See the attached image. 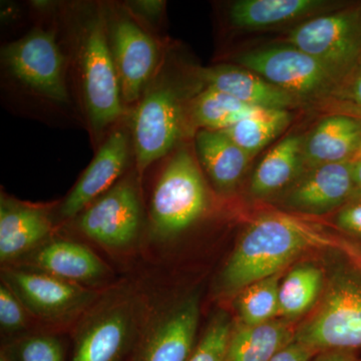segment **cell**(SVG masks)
Returning a JSON list of instances; mask_svg holds the SVG:
<instances>
[{
    "label": "cell",
    "mask_w": 361,
    "mask_h": 361,
    "mask_svg": "<svg viewBox=\"0 0 361 361\" xmlns=\"http://www.w3.org/2000/svg\"><path fill=\"white\" fill-rule=\"evenodd\" d=\"M199 78L206 87L256 108L288 110L298 104L296 97L243 66L219 65L203 68Z\"/></svg>",
    "instance_id": "18"
},
{
    "label": "cell",
    "mask_w": 361,
    "mask_h": 361,
    "mask_svg": "<svg viewBox=\"0 0 361 361\" xmlns=\"http://www.w3.org/2000/svg\"><path fill=\"white\" fill-rule=\"evenodd\" d=\"M207 207L208 196L200 169L188 149H179L154 189L149 210L152 238L172 241L200 219Z\"/></svg>",
    "instance_id": "5"
},
{
    "label": "cell",
    "mask_w": 361,
    "mask_h": 361,
    "mask_svg": "<svg viewBox=\"0 0 361 361\" xmlns=\"http://www.w3.org/2000/svg\"><path fill=\"white\" fill-rule=\"evenodd\" d=\"M27 268L87 288L108 289L111 271L89 247L63 238L49 239L13 265ZM110 288V287H109Z\"/></svg>",
    "instance_id": "14"
},
{
    "label": "cell",
    "mask_w": 361,
    "mask_h": 361,
    "mask_svg": "<svg viewBox=\"0 0 361 361\" xmlns=\"http://www.w3.org/2000/svg\"><path fill=\"white\" fill-rule=\"evenodd\" d=\"M286 42L313 56L343 80L361 58V7L301 23L289 32Z\"/></svg>",
    "instance_id": "11"
},
{
    "label": "cell",
    "mask_w": 361,
    "mask_h": 361,
    "mask_svg": "<svg viewBox=\"0 0 361 361\" xmlns=\"http://www.w3.org/2000/svg\"><path fill=\"white\" fill-rule=\"evenodd\" d=\"M361 145V120L334 114L318 123L304 137V165L310 169L326 164L353 161Z\"/></svg>",
    "instance_id": "19"
},
{
    "label": "cell",
    "mask_w": 361,
    "mask_h": 361,
    "mask_svg": "<svg viewBox=\"0 0 361 361\" xmlns=\"http://www.w3.org/2000/svg\"><path fill=\"white\" fill-rule=\"evenodd\" d=\"M353 177L361 198V160L353 161Z\"/></svg>",
    "instance_id": "37"
},
{
    "label": "cell",
    "mask_w": 361,
    "mask_h": 361,
    "mask_svg": "<svg viewBox=\"0 0 361 361\" xmlns=\"http://www.w3.org/2000/svg\"><path fill=\"white\" fill-rule=\"evenodd\" d=\"M334 251L322 298L294 339L317 353L361 348V247L342 239Z\"/></svg>",
    "instance_id": "2"
},
{
    "label": "cell",
    "mask_w": 361,
    "mask_h": 361,
    "mask_svg": "<svg viewBox=\"0 0 361 361\" xmlns=\"http://www.w3.org/2000/svg\"><path fill=\"white\" fill-rule=\"evenodd\" d=\"M236 61L298 101L332 96L342 82L319 61L290 45L244 52Z\"/></svg>",
    "instance_id": "9"
},
{
    "label": "cell",
    "mask_w": 361,
    "mask_h": 361,
    "mask_svg": "<svg viewBox=\"0 0 361 361\" xmlns=\"http://www.w3.org/2000/svg\"><path fill=\"white\" fill-rule=\"evenodd\" d=\"M324 287L322 270L313 264L297 265L287 273L279 289V317L291 320L314 308Z\"/></svg>",
    "instance_id": "24"
},
{
    "label": "cell",
    "mask_w": 361,
    "mask_h": 361,
    "mask_svg": "<svg viewBox=\"0 0 361 361\" xmlns=\"http://www.w3.org/2000/svg\"><path fill=\"white\" fill-rule=\"evenodd\" d=\"M331 97H336V102L361 108V58Z\"/></svg>",
    "instance_id": "31"
},
{
    "label": "cell",
    "mask_w": 361,
    "mask_h": 361,
    "mask_svg": "<svg viewBox=\"0 0 361 361\" xmlns=\"http://www.w3.org/2000/svg\"><path fill=\"white\" fill-rule=\"evenodd\" d=\"M149 310L132 285H115L75 323L68 361H134Z\"/></svg>",
    "instance_id": "3"
},
{
    "label": "cell",
    "mask_w": 361,
    "mask_h": 361,
    "mask_svg": "<svg viewBox=\"0 0 361 361\" xmlns=\"http://www.w3.org/2000/svg\"><path fill=\"white\" fill-rule=\"evenodd\" d=\"M337 242L338 239L293 216H260L246 228L223 268L220 290L227 295L239 293L254 282L283 272L301 254L334 249Z\"/></svg>",
    "instance_id": "1"
},
{
    "label": "cell",
    "mask_w": 361,
    "mask_h": 361,
    "mask_svg": "<svg viewBox=\"0 0 361 361\" xmlns=\"http://www.w3.org/2000/svg\"><path fill=\"white\" fill-rule=\"evenodd\" d=\"M6 73L26 90L59 106L70 103L66 59L54 30L35 27L1 49Z\"/></svg>",
    "instance_id": "7"
},
{
    "label": "cell",
    "mask_w": 361,
    "mask_h": 361,
    "mask_svg": "<svg viewBox=\"0 0 361 361\" xmlns=\"http://www.w3.org/2000/svg\"><path fill=\"white\" fill-rule=\"evenodd\" d=\"M330 111H334V114H341V115H346L353 116V118H360L361 120V108L353 106V104L341 103L336 102L334 106H330Z\"/></svg>",
    "instance_id": "36"
},
{
    "label": "cell",
    "mask_w": 361,
    "mask_h": 361,
    "mask_svg": "<svg viewBox=\"0 0 361 361\" xmlns=\"http://www.w3.org/2000/svg\"><path fill=\"white\" fill-rule=\"evenodd\" d=\"M233 329L230 315L226 311H218L211 318L188 361H225Z\"/></svg>",
    "instance_id": "29"
},
{
    "label": "cell",
    "mask_w": 361,
    "mask_h": 361,
    "mask_svg": "<svg viewBox=\"0 0 361 361\" xmlns=\"http://www.w3.org/2000/svg\"><path fill=\"white\" fill-rule=\"evenodd\" d=\"M37 323L13 291L1 282L0 286V330L2 341L18 338L30 332Z\"/></svg>",
    "instance_id": "30"
},
{
    "label": "cell",
    "mask_w": 361,
    "mask_h": 361,
    "mask_svg": "<svg viewBox=\"0 0 361 361\" xmlns=\"http://www.w3.org/2000/svg\"><path fill=\"white\" fill-rule=\"evenodd\" d=\"M199 320L198 292L151 308L134 361H188L198 342Z\"/></svg>",
    "instance_id": "13"
},
{
    "label": "cell",
    "mask_w": 361,
    "mask_h": 361,
    "mask_svg": "<svg viewBox=\"0 0 361 361\" xmlns=\"http://www.w3.org/2000/svg\"><path fill=\"white\" fill-rule=\"evenodd\" d=\"M334 223L341 231L361 239V198L349 202L339 209Z\"/></svg>",
    "instance_id": "32"
},
{
    "label": "cell",
    "mask_w": 361,
    "mask_h": 361,
    "mask_svg": "<svg viewBox=\"0 0 361 361\" xmlns=\"http://www.w3.org/2000/svg\"><path fill=\"white\" fill-rule=\"evenodd\" d=\"M327 6L320 0H239L230 7L232 25L258 30L303 18Z\"/></svg>",
    "instance_id": "23"
},
{
    "label": "cell",
    "mask_w": 361,
    "mask_h": 361,
    "mask_svg": "<svg viewBox=\"0 0 361 361\" xmlns=\"http://www.w3.org/2000/svg\"><path fill=\"white\" fill-rule=\"evenodd\" d=\"M1 281L25 306L37 324L63 331L73 325L108 289L87 288L27 268L4 266ZM111 288V287H110Z\"/></svg>",
    "instance_id": "6"
},
{
    "label": "cell",
    "mask_w": 361,
    "mask_h": 361,
    "mask_svg": "<svg viewBox=\"0 0 361 361\" xmlns=\"http://www.w3.org/2000/svg\"><path fill=\"white\" fill-rule=\"evenodd\" d=\"M54 221L49 208L25 203L1 195L0 202V261L4 266L20 259L51 238Z\"/></svg>",
    "instance_id": "17"
},
{
    "label": "cell",
    "mask_w": 361,
    "mask_h": 361,
    "mask_svg": "<svg viewBox=\"0 0 361 361\" xmlns=\"http://www.w3.org/2000/svg\"><path fill=\"white\" fill-rule=\"evenodd\" d=\"M303 145L301 135H289L268 152L252 178V195L264 198L290 187L298 180L304 165Z\"/></svg>",
    "instance_id": "22"
},
{
    "label": "cell",
    "mask_w": 361,
    "mask_h": 361,
    "mask_svg": "<svg viewBox=\"0 0 361 361\" xmlns=\"http://www.w3.org/2000/svg\"><path fill=\"white\" fill-rule=\"evenodd\" d=\"M0 355L8 361H68L70 356L61 332L44 329L2 341Z\"/></svg>",
    "instance_id": "28"
},
{
    "label": "cell",
    "mask_w": 361,
    "mask_h": 361,
    "mask_svg": "<svg viewBox=\"0 0 361 361\" xmlns=\"http://www.w3.org/2000/svg\"><path fill=\"white\" fill-rule=\"evenodd\" d=\"M360 198L353 161L311 168L289 187L285 208L307 215H322Z\"/></svg>",
    "instance_id": "15"
},
{
    "label": "cell",
    "mask_w": 361,
    "mask_h": 361,
    "mask_svg": "<svg viewBox=\"0 0 361 361\" xmlns=\"http://www.w3.org/2000/svg\"><path fill=\"white\" fill-rule=\"evenodd\" d=\"M225 92L206 87L191 104L192 120L200 130H223L259 110Z\"/></svg>",
    "instance_id": "26"
},
{
    "label": "cell",
    "mask_w": 361,
    "mask_h": 361,
    "mask_svg": "<svg viewBox=\"0 0 361 361\" xmlns=\"http://www.w3.org/2000/svg\"><path fill=\"white\" fill-rule=\"evenodd\" d=\"M282 272L254 282L239 292L236 310L240 322L258 325L279 316V289Z\"/></svg>",
    "instance_id": "27"
},
{
    "label": "cell",
    "mask_w": 361,
    "mask_h": 361,
    "mask_svg": "<svg viewBox=\"0 0 361 361\" xmlns=\"http://www.w3.org/2000/svg\"><path fill=\"white\" fill-rule=\"evenodd\" d=\"M0 361H8L4 355H0Z\"/></svg>",
    "instance_id": "39"
},
{
    "label": "cell",
    "mask_w": 361,
    "mask_h": 361,
    "mask_svg": "<svg viewBox=\"0 0 361 361\" xmlns=\"http://www.w3.org/2000/svg\"><path fill=\"white\" fill-rule=\"evenodd\" d=\"M356 160H361V145H360V149H358L357 154H356L355 160H353V161H356Z\"/></svg>",
    "instance_id": "38"
},
{
    "label": "cell",
    "mask_w": 361,
    "mask_h": 361,
    "mask_svg": "<svg viewBox=\"0 0 361 361\" xmlns=\"http://www.w3.org/2000/svg\"><path fill=\"white\" fill-rule=\"evenodd\" d=\"M183 109L177 89L163 75H156L133 115L132 139L139 174L170 153L179 141L184 127Z\"/></svg>",
    "instance_id": "8"
},
{
    "label": "cell",
    "mask_w": 361,
    "mask_h": 361,
    "mask_svg": "<svg viewBox=\"0 0 361 361\" xmlns=\"http://www.w3.org/2000/svg\"><path fill=\"white\" fill-rule=\"evenodd\" d=\"M291 118L288 110L259 109L222 132L252 157L281 134Z\"/></svg>",
    "instance_id": "25"
},
{
    "label": "cell",
    "mask_w": 361,
    "mask_h": 361,
    "mask_svg": "<svg viewBox=\"0 0 361 361\" xmlns=\"http://www.w3.org/2000/svg\"><path fill=\"white\" fill-rule=\"evenodd\" d=\"M75 218L78 231L90 241L111 252L129 250L141 236L144 219L135 180H118Z\"/></svg>",
    "instance_id": "10"
},
{
    "label": "cell",
    "mask_w": 361,
    "mask_h": 361,
    "mask_svg": "<svg viewBox=\"0 0 361 361\" xmlns=\"http://www.w3.org/2000/svg\"><path fill=\"white\" fill-rule=\"evenodd\" d=\"M311 361H361L356 351L348 349H329L319 351Z\"/></svg>",
    "instance_id": "35"
},
{
    "label": "cell",
    "mask_w": 361,
    "mask_h": 361,
    "mask_svg": "<svg viewBox=\"0 0 361 361\" xmlns=\"http://www.w3.org/2000/svg\"><path fill=\"white\" fill-rule=\"evenodd\" d=\"M295 331L283 318L258 325L240 323L233 329L225 361H269L294 341Z\"/></svg>",
    "instance_id": "21"
},
{
    "label": "cell",
    "mask_w": 361,
    "mask_h": 361,
    "mask_svg": "<svg viewBox=\"0 0 361 361\" xmlns=\"http://www.w3.org/2000/svg\"><path fill=\"white\" fill-rule=\"evenodd\" d=\"M317 353L314 349L294 341L273 356L269 361H311Z\"/></svg>",
    "instance_id": "34"
},
{
    "label": "cell",
    "mask_w": 361,
    "mask_h": 361,
    "mask_svg": "<svg viewBox=\"0 0 361 361\" xmlns=\"http://www.w3.org/2000/svg\"><path fill=\"white\" fill-rule=\"evenodd\" d=\"M195 145L199 161L216 188L224 193L234 190L252 157L222 130H199Z\"/></svg>",
    "instance_id": "20"
},
{
    "label": "cell",
    "mask_w": 361,
    "mask_h": 361,
    "mask_svg": "<svg viewBox=\"0 0 361 361\" xmlns=\"http://www.w3.org/2000/svg\"><path fill=\"white\" fill-rule=\"evenodd\" d=\"M73 32L75 75L85 114L99 134L123 113L120 80L108 37L106 9L87 6L80 11Z\"/></svg>",
    "instance_id": "4"
},
{
    "label": "cell",
    "mask_w": 361,
    "mask_h": 361,
    "mask_svg": "<svg viewBox=\"0 0 361 361\" xmlns=\"http://www.w3.org/2000/svg\"><path fill=\"white\" fill-rule=\"evenodd\" d=\"M164 7H165L164 1H156V0L142 1H142H133L130 4H127V11L137 20L142 18L148 21H155L163 13Z\"/></svg>",
    "instance_id": "33"
},
{
    "label": "cell",
    "mask_w": 361,
    "mask_h": 361,
    "mask_svg": "<svg viewBox=\"0 0 361 361\" xmlns=\"http://www.w3.org/2000/svg\"><path fill=\"white\" fill-rule=\"evenodd\" d=\"M130 141L127 130H114L109 135L61 204L59 215L63 219H75L90 204L115 186L129 160Z\"/></svg>",
    "instance_id": "16"
},
{
    "label": "cell",
    "mask_w": 361,
    "mask_h": 361,
    "mask_svg": "<svg viewBox=\"0 0 361 361\" xmlns=\"http://www.w3.org/2000/svg\"><path fill=\"white\" fill-rule=\"evenodd\" d=\"M106 16L123 104L135 103L156 77L160 61L158 42L127 9L106 11Z\"/></svg>",
    "instance_id": "12"
}]
</instances>
